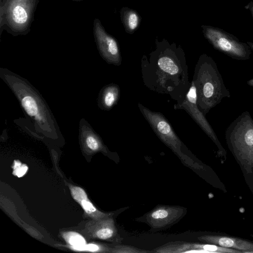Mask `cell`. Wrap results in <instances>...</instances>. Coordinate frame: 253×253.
<instances>
[{
  "instance_id": "cell-23",
  "label": "cell",
  "mask_w": 253,
  "mask_h": 253,
  "mask_svg": "<svg viewBox=\"0 0 253 253\" xmlns=\"http://www.w3.org/2000/svg\"><path fill=\"white\" fill-rule=\"evenodd\" d=\"M249 45L253 49V43L248 42H247Z\"/></svg>"
},
{
  "instance_id": "cell-7",
  "label": "cell",
  "mask_w": 253,
  "mask_h": 253,
  "mask_svg": "<svg viewBox=\"0 0 253 253\" xmlns=\"http://www.w3.org/2000/svg\"><path fill=\"white\" fill-rule=\"evenodd\" d=\"M226 137L236 147H253V119L249 112L242 113L229 125Z\"/></svg>"
},
{
  "instance_id": "cell-9",
  "label": "cell",
  "mask_w": 253,
  "mask_h": 253,
  "mask_svg": "<svg viewBox=\"0 0 253 253\" xmlns=\"http://www.w3.org/2000/svg\"><path fill=\"white\" fill-rule=\"evenodd\" d=\"M184 210L180 207L158 206L146 214V221L153 229L163 228L179 219Z\"/></svg>"
},
{
  "instance_id": "cell-12",
  "label": "cell",
  "mask_w": 253,
  "mask_h": 253,
  "mask_svg": "<svg viewBox=\"0 0 253 253\" xmlns=\"http://www.w3.org/2000/svg\"><path fill=\"white\" fill-rule=\"evenodd\" d=\"M99 225L95 234V236L100 239H109L117 234V230L114 220L112 218L103 220L99 224Z\"/></svg>"
},
{
  "instance_id": "cell-6",
  "label": "cell",
  "mask_w": 253,
  "mask_h": 253,
  "mask_svg": "<svg viewBox=\"0 0 253 253\" xmlns=\"http://www.w3.org/2000/svg\"><path fill=\"white\" fill-rule=\"evenodd\" d=\"M176 102L174 108L185 110L204 132L218 145L219 141L213 128L198 106L196 89L193 81L185 95Z\"/></svg>"
},
{
  "instance_id": "cell-15",
  "label": "cell",
  "mask_w": 253,
  "mask_h": 253,
  "mask_svg": "<svg viewBox=\"0 0 253 253\" xmlns=\"http://www.w3.org/2000/svg\"><path fill=\"white\" fill-rule=\"evenodd\" d=\"M12 18L16 23L24 24L27 20L28 15L23 7L17 6L13 9Z\"/></svg>"
},
{
  "instance_id": "cell-17",
  "label": "cell",
  "mask_w": 253,
  "mask_h": 253,
  "mask_svg": "<svg viewBox=\"0 0 253 253\" xmlns=\"http://www.w3.org/2000/svg\"><path fill=\"white\" fill-rule=\"evenodd\" d=\"M74 198L79 202L84 199H87L85 192L82 188L79 187H72L71 189Z\"/></svg>"
},
{
  "instance_id": "cell-10",
  "label": "cell",
  "mask_w": 253,
  "mask_h": 253,
  "mask_svg": "<svg viewBox=\"0 0 253 253\" xmlns=\"http://www.w3.org/2000/svg\"><path fill=\"white\" fill-rule=\"evenodd\" d=\"M121 90L119 86L111 84L104 86L101 90L98 97V105L104 110H110L115 106L120 97Z\"/></svg>"
},
{
  "instance_id": "cell-11",
  "label": "cell",
  "mask_w": 253,
  "mask_h": 253,
  "mask_svg": "<svg viewBox=\"0 0 253 253\" xmlns=\"http://www.w3.org/2000/svg\"><path fill=\"white\" fill-rule=\"evenodd\" d=\"M120 17L126 32L131 35L138 29L142 20L137 11L127 7L121 8Z\"/></svg>"
},
{
  "instance_id": "cell-22",
  "label": "cell",
  "mask_w": 253,
  "mask_h": 253,
  "mask_svg": "<svg viewBox=\"0 0 253 253\" xmlns=\"http://www.w3.org/2000/svg\"><path fill=\"white\" fill-rule=\"evenodd\" d=\"M247 84L251 86H253V78L247 82Z\"/></svg>"
},
{
  "instance_id": "cell-2",
  "label": "cell",
  "mask_w": 253,
  "mask_h": 253,
  "mask_svg": "<svg viewBox=\"0 0 253 253\" xmlns=\"http://www.w3.org/2000/svg\"><path fill=\"white\" fill-rule=\"evenodd\" d=\"M192 81L196 89L198 106L205 116L224 98L231 96L216 63L206 54L199 57Z\"/></svg>"
},
{
  "instance_id": "cell-14",
  "label": "cell",
  "mask_w": 253,
  "mask_h": 253,
  "mask_svg": "<svg viewBox=\"0 0 253 253\" xmlns=\"http://www.w3.org/2000/svg\"><path fill=\"white\" fill-rule=\"evenodd\" d=\"M85 143L88 148L92 151H97L103 148L102 143L97 136L93 132H84Z\"/></svg>"
},
{
  "instance_id": "cell-18",
  "label": "cell",
  "mask_w": 253,
  "mask_h": 253,
  "mask_svg": "<svg viewBox=\"0 0 253 253\" xmlns=\"http://www.w3.org/2000/svg\"><path fill=\"white\" fill-rule=\"evenodd\" d=\"M14 169V174L20 177L26 172L28 167L25 165H22L20 162H15Z\"/></svg>"
},
{
  "instance_id": "cell-13",
  "label": "cell",
  "mask_w": 253,
  "mask_h": 253,
  "mask_svg": "<svg viewBox=\"0 0 253 253\" xmlns=\"http://www.w3.org/2000/svg\"><path fill=\"white\" fill-rule=\"evenodd\" d=\"M66 241L73 246L75 250L85 245L84 238L79 233L74 232H69L64 235Z\"/></svg>"
},
{
  "instance_id": "cell-16",
  "label": "cell",
  "mask_w": 253,
  "mask_h": 253,
  "mask_svg": "<svg viewBox=\"0 0 253 253\" xmlns=\"http://www.w3.org/2000/svg\"><path fill=\"white\" fill-rule=\"evenodd\" d=\"M114 253H145L151 251L143 250L132 246L127 245H119L116 246L112 251Z\"/></svg>"
},
{
  "instance_id": "cell-20",
  "label": "cell",
  "mask_w": 253,
  "mask_h": 253,
  "mask_svg": "<svg viewBox=\"0 0 253 253\" xmlns=\"http://www.w3.org/2000/svg\"><path fill=\"white\" fill-rule=\"evenodd\" d=\"M99 250V247L97 245L94 244H88L87 245H85L81 247H80L77 249L76 250L95 252Z\"/></svg>"
},
{
  "instance_id": "cell-3",
  "label": "cell",
  "mask_w": 253,
  "mask_h": 253,
  "mask_svg": "<svg viewBox=\"0 0 253 253\" xmlns=\"http://www.w3.org/2000/svg\"><path fill=\"white\" fill-rule=\"evenodd\" d=\"M0 76L7 84L16 96L25 113L41 130H54V120L47 105L36 90L24 79L9 71L1 69Z\"/></svg>"
},
{
  "instance_id": "cell-19",
  "label": "cell",
  "mask_w": 253,
  "mask_h": 253,
  "mask_svg": "<svg viewBox=\"0 0 253 253\" xmlns=\"http://www.w3.org/2000/svg\"><path fill=\"white\" fill-rule=\"evenodd\" d=\"M80 203L86 212H95L96 211L92 204L87 199L82 200Z\"/></svg>"
},
{
  "instance_id": "cell-21",
  "label": "cell",
  "mask_w": 253,
  "mask_h": 253,
  "mask_svg": "<svg viewBox=\"0 0 253 253\" xmlns=\"http://www.w3.org/2000/svg\"><path fill=\"white\" fill-rule=\"evenodd\" d=\"M246 8H249L251 10L253 17V2H251L250 3H249L248 5L246 6Z\"/></svg>"
},
{
  "instance_id": "cell-5",
  "label": "cell",
  "mask_w": 253,
  "mask_h": 253,
  "mask_svg": "<svg viewBox=\"0 0 253 253\" xmlns=\"http://www.w3.org/2000/svg\"><path fill=\"white\" fill-rule=\"evenodd\" d=\"M201 27L205 38L216 50L236 60L250 58L251 51L246 44L218 28L205 25Z\"/></svg>"
},
{
  "instance_id": "cell-1",
  "label": "cell",
  "mask_w": 253,
  "mask_h": 253,
  "mask_svg": "<svg viewBox=\"0 0 253 253\" xmlns=\"http://www.w3.org/2000/svg\"><path fill=\"white\" fill-rule=\"evenodd\" d=\"M144 85L154 92L169 95L177 102L190 85L185 54L181 46L166 39L155 40V48L140 61Z\"/></svg>"
},
{
  "instance_id": "cell-8",
  "label": "cell",
  "mask_w": 253,
  "mask_h": 253,
  "mask_svg": "<svg viewBox=\"0 0 253 253\" xmlns=\"http://www.w3.org/2000/svg\"><path fill=\"white\" fill-rule=\"evenodd\" d=\"M94 34L102 58L109 64L121 65L122 59L117 40L106 32L97 19L94 21Z\"/></svg>"
},
{
  "instance_id": "cell-4",
  "label": "cell",
  "mask_w": 253,
  "mask_h": 253,
  "mask_svg": "<svg viewBox=\"0 0 253 253\" xmlns=\"http://www.w3.org/2000/svg\"><path fill=\"white\" fill-rule=\"evenodd\" d=\"M138 107L159 138L186 164L195 167L193 160L183 152L185 145L165 116L160 112L150 110L140 103H138Z\"/></svg>"
}]
</instances>
